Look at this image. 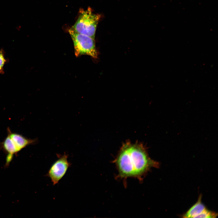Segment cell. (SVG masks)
<instances>
[{
  "instance_id": "1",
  "label": "cell",
  "mask_w": 218,
  "mask_h": 218,
  "mask_svg": "<svg viewBox=\"0 0 218 218\" xmlns=\"http://www.w3.org/2000/svg\"><path fill=\"white\" fill-rule=\"evenodd\" d=\"M113 162L117 170V178L124 180L134 178L140 181L151 168L159 165L149 157L142 144L129 141L123 144Z\"/></svg>"
},
{
  "instance_id": "2",
  "label": "cell",
  "mask_w": 218,
  "mask_h": 218,
  "mask_svg": "<svg viewBox=\"0 0 218 218\" xmlns=\"http://www.w3.org/2000/svg\"><path fill=\"white\" fill-rule=\"evenodd\" d=\"M100 17V15L94 13L90 8L80 10L77 21L71 28L78 33L94 39Z\"/></svg>"
},
{
  "instance_id": "3",
  "label": "cell",
  "mask_w": 218,
  "mask_h": 218,
  "mask_svg": "<svg viewBox=\"0 0 218 218\" xmlns=\"http://www.w3.org/2000/svg\"><path fill=\"white\" fill-rule=\"evenodd\" d=\"M68 32L73 42L76 56L87 55L94 58H97L98 53L96 48L94 39L78 33L71 28L69 30Z\"/></svg>"
},
{
  "instance_id": "4",
  "label": "cell",
  "mask_w": 218,
  "mask_h": 218,
  "mask_svg": "<svg viewBox=\"0 0 218 218\" xmlns=\"http://www.w3.org/2000/svg\"><path fill=\"white\" fill-rule=\"evenodd\" d=\"M58 159L51 166L46 176L51 180L53 185L57 184L65 175L71 165L68 160V155L57 154Z\"/></svg>"
},
{
  "instance_id": "5",
  "label": "cell",
  "mask_w": 218,
  "mask_h": 218,
  "mask_svg": "<svg viewBox=\"0 0 218 218\" xmlns=\"http://www.w3.org/2000/svg\"><path fill=\"white\" fill-rule=\"evenodd\" d=\"M201 197H199L197 202L184 214V218H208L210 215V211L201 202Z\"/></svg>"
},
{
  "instance_id": "6",
  "label": "cell",
  "mask_w": 218,
  "mask_h": 218,
  "mask_svg": "<svg viewBox=\"0 0 218 218\" xmlns=\"http://www.w3.org/2000/svg\"><path fill=\"white\" fill-rule=\"evenodd\" d=\"M7 134L11 138L17 153L27 146L36 143L37 141L36 139L28 138L21 134L12 132L9 128H7Z\"/></svg>"
},
{
  "instance_id": "7",
  "label": "cell",
  "mask_w": 218,
  "mask_h": 218,
  "mask_svg": "<svg viewBox=\"0 0 218 218\" xmlns=\"http://www.w3.org/2000/svg\"><path fill=\"white\" fill-rule=\"evenodd\" d=\"M6 61L5 58L2 50L0 51V71L1 73H3V68Z\"/></svg>"
},
{
  "instance_id": "8",
  "label": "cell",
  "mask_w": 218,
  "mask_h": 218,
  "mask_svg": "<svg viewBox=\"0 0 218 218\" xmlns=\"http://www.w3.org/2000/svg\"><path fill=\"white\" fill-rule=\"evenodd\" d=\"M0 73H1V72H0Z\"/></svg>"
}]
</instances>
